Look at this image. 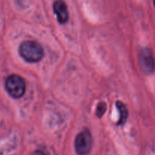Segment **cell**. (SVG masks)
I'll return each instance as SVG.
<instances>
[{
	"label": "cell",
	"instance_id": "cell-1",
	"mask_svg": "<svg viewBox=\"0 0 155 155\" xmlns=\"http://www.w3.org/2000/svg\"><path fill=\"white\" fill-rule=\"evenodd\" d=\"M19 53L26 62L30 63L39 62L45 54L42 46L33 40H26L21 43L19 47Z\"/></svg>",
	"mask_w": 155,
	"mask_h": 155
},
{
	"label": "cell",
	"instance_id": "cell-2",
	"mask_svg": "<svg viewBox=\"0 0 155 155\" xmlns=\"http://www.w3.org/2000/svg\"><path fill=\"white\" fill-rule=\"evenodd\" d=\"M5 87L8 94L13 98L19 99L25 94V81L18 74H12L8 76L5 80Z\"/></svg>",
	"mask_w": 155,
	"mask_h": 155
},
{
	"label": "cell",
	"instance_id": "cell-3",
	"mask_svg": "<svg viewBox=\"0 0 155 155\" xmlns=\"http://www.w3.org/2000/svg\"><path fill=\"white\" fill-rule=\"evenodd\" d=\"M92 136L87 129L82 130L77 135L74 141V147L77 154L86 155L90 151L92 146Z\"/></svg>",
	"mask_w": 155,
	"mask_h": 155
},
{
	"label": "cell",
	"instance_id": "cell-4",
	"mask_svg": "<svg viewBox=\"0 0 155 155\" xmlns=\"http://www.w3.org/2000/svg\"><path fill=\"white\" fill-rule=\"evenodd\" d=\"M53 11L59 24H64L69 20V12L64 0H55L53 2Z\"/></svg>",
	"mask_w": 155,
	"mask_h": 155
},
{
	"label": "cell",
	"instance_id": "cell-5",
	"mask_svg": "<svg viewBox=\"0 0 155 155\" xmlns=\"http://www.w3.org/2000/svg\"><path fill=\"white\" fill-rule=\"evenodd\" d=\"M139 61L142 69L146 72H152L154 70V59L152 54L148 49H142L139 54Z\"/></svg>",
	"mask_w": 155,
	"mask_h": 155
},
{
	"label": "cell",
	"instance_id": "cell-6",
	"mask_svg": "<svg viewBox=\"0 0 155 155\" xmlns=\"http://www.w3.org/2000/svg\"><path fill=\"white\" fill-rule=\"evenodd\" d=\"M116 106L120 112V118L117 125L118 126H122L125 124L127 119H128V109H127V106H126L121 100H117Z\"/></svg>",
	"mask_w": 155,
	"mask_h": 155
},
{
	"label": "cell",
	"instance_id": "cell-7",
	"mask_svg": "<svg viewBox=\"0 0 155 155\" xmlns=\"http://www.w3.org/2000/svg\"><path fill=\"white\" fill-rule=\"evenodd\" d=\"M107 110V104L104 102H100L96 108V115L98 118H101Z\"/></svg>",
	"mask_w": 155,
	"mask_h": 155
},
{
	"label": "cell",
	"instance_id": "cell-8",
	"mask_svg": "<svg viewBox=\"0 0 155 155\" xmlns=\"http://www.w3.org/2000/svg\"><path fill=\"white\" fill-rule=\"evenodd\" d=\"M31 155H45V153H44L42 151H41V150H36V151L33 152Z\"/></svg>",
	"mask_w": 155,
	"mask_h": 155
}]
</instances>
